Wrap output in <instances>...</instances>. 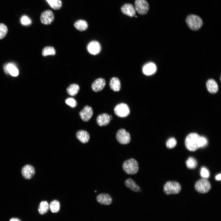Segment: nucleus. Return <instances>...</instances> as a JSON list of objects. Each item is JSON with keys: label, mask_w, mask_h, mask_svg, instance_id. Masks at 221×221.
<instances>
[{"label": "nucleus", "mask_w": 221, "mask_h": 221, "mask_svg": "<svg viewBox=\"0 0 221 221\" xmlns=\"http://www.w3.org/2000/svg\"><path fill=\"white\" fill-rule=\"evenodd\" d=\"M156 65L152 63L145 64L143 67L142 71L143 73L146 75H151L154 74L156 71Z\"/></svg>", "instance_id": "19"}, {"label": "nucleus", "mask_w": 221, "mask_h": 221, "mask_svg": "<svg viewBox=\"0 0 221 221\" xmlns=\"http://www.w3.org/2000/svg\"><path fill=\"white\" fill-rule=\"evenodd\" d=\"M21 23L24 25H29L31 22L30 19L26 16H24L21 17Z\"/></svg>", "instance_id": "35"}, {"label": "nucleus", "mask_w": 221, "mask_h": 221, "mask_svg": "<svg viewBox=\"0 0 221 221\" xmlns=\"http://www.w3.org/2000/svg\"><path fill=\"white\" fill-rule=\"evenodd\" d=\"M35 173L33 167L30 165L24 166L21 169V173L25 179H29L31 178Z\"/></svg>", "instance_id": "12"}, {"label": "nucleus", "mask_w": 221, "mask_h": 221, "mask_svg": "<svg viewBox=\"0 0 221 221\" xmlns=\"http://www.w3.org/2000/svg\"><path fill=\"white\" fill-rule=\"evenodd\" d=\"M195 188L198 192L205 193L209 191L211 188V185L208 180L203 178L198 180L196 182Z\"/></svg>", "instance_id": "5"}, {"label": "nucleus", "mask_w": 221, "mask_h": 221, "mask_svg": "<svg viewBox=\"0 0 221 221\" xmlns=\"http://www.w3.org/2000/svg\"><path fill=\"white\" fill-rule=\"evenodd\" d=\"M8 32L7 26L4 24L0 23V39L4 38Z\"/></svg>", "instance_id": "30"}, {"label": "nucleus", "mask_w": 221, "mask_h": 221, "mask_svg": "<svg viewBox=\"0 0 221 221\" xmlns=\"http://www.w3.org/2000/svg\"><path fill=\"white\" fill-rule=\"evenodd\" d=\"M206 86L208 91L210 93H216L218 90V85L213 79H210L208 80L206 83Z\"/></svg>", "instance_id": "20"}, {"label": "nucleus", "mask_w": 221, "mask_h": 221, "mask_svg": "<svg viewBox=\"0 0 221 221\" xmlns=\"http://www.w3.org/2000/svg\"><path fill=\"white\" fill-rule=\"evenodd\" d=\"M79 90L78 85L75 83L70 84L67 88V91L69 95L73 96L76 95Z\"/></svg>", "instance_id": "23"}, {"label": "nucleus", "mask_w": 221, "mask_h": 221, "mask_svg": "<svg viewBox=\"0 0 221 221\" xmlns=\"http://www.w3.org/2000/svg\"><path fill=\"white\" fill-rule=\"evenodd\" d=\"M54 16L52 12L50 10H46L41 14L40 20L41 22L45 25L51 24L54 21Z\"/></svg>", "instance_id": "9"}, {"label": "nucleus", "mask_w": 221, "mask_h": 221, "mask_svg": "<svg viewBox=\"0 0 221 221\" xmlns=\"http://www.w3.org/2000/svg\"><path fill=\"white\" fill-rule=\"evenodd\" d=\"M135 17H137V16H135Z\"/></svg>", "instance_id": "39"}, {"label": "nucleus", "mask_w": 221, "mask_h": 221, "mask_svg": "<svg viewBox=\"0 0 221 221\" xmlns=\"http://www.w3.org/2000/svg\"><path fill=\"white\" fill-rule=\"evenodd\" d=\"M106 84L105 79L102 78L96 79L91 85V88L95 92L101 91L104 87Z\"/></svg>", "instance_id": "14"}, {"label": "nucleus", "mask_w": 221, "mask_h": 221, "mask_svg": "<svg viewBox=\"0 0 221 221\" xmlns=\"http://www.w3.org/2000/svg\"><path fill=\"white\" fill-rule=\"evenodd\" d=\"M50 6L53 9L58 10L62 6L61 0H46Z\"/></svg>", "instance_id": "26"}, {"label": "nucleus", "mask_w": 221, "mask_h": 221, "mask_svg": "<svg viewBox=\"0 0 221 221\" xmlns=\"http://www.w3.org/2000/svg\"><path fill=\"white\" fill-rule=\"evenodd\" d=\"M200 136L196 133L189 134L185 139V144L186 148L191 151H194L199 148V140Z\"/></svg>", "instance_id": "1"}, {"label": "nucleus", "mask_w": 221, "mask_h": 221, "mask_svg": "<svg viewBox=\"0 0 221 221\" xmlns=\"http://www.w3.org/2000/svg\"><path fill=\"white\" fill-rule=\"evenodd\" d=\"M49 209V205L45 201H42L40 204L38 211L40 214L44 215L46 213Z\"/></svg>", "instance_id": "24"}, {"label": "nucleus", "mask_w": 221, "mask_h": 221, "mask_svg": "<svg viewBox=\"0 0 221 221\" xmlns=\"http://www.w3.org/2000/svg\"><path fill=\"white\" fill-rule=\"evenodd\" d=\"M60 207V204L59 202L56 200H54L50 203L49 205V208L52 213H57L59 211Z\"/></svg>", "instance_id": "27"}, {"label": "nucleus", "mask_w": 221, "mask_h": 221, "mask_svg": "<svg viewBox=\"0 0 221 221\" xmlns=\"http://www.w3.org/2000/svg\"><path fill=\"white\" fill-rule=\"evenodd\" d=\"M135 10L141 15L146 14L149 10V5L146 0H135L134 2Z\"/></svg>", "instance_id": "8"}, {"label": "nucleus", "mask_w": 221, "mask_h": 221, "mask_svg": "<svg viewBox=\"0 0 221 221\" xmlns=\"http://www.w3.org/2000/svg\"><path fill=\"white\" fill-rule=\"evenodd\" d=\"M56 54V50L53 46H46L44 47L42 50V54L44 56H46L48 55L54 56Z\"/></svg>", "instance_id": "25"}, {"label": "nucleus", "mask_w": 221, "mask_h": 221, "mask_svg": "<svg viewBox=\"0 0 221 221\" xmlns=\"http://www.w3.org/2000/svg\"><path fill=\"white\" fill-rule=\"evenodd\" d=\"M177 144V141L174 138L169 139L166 143V146L169 149H172Z\"/></svg>", "instance_id": "31"}, {"label": "nucleus", "mask_w": 221, "mask_h": 221, "mask_svg": "<svg viewBox=\"0 0 221 221\" xmlns=\"http://www.w3.org/2000/svg\"><path fill=\"white\" fill-rule=\"evenodd\" d=\"M75 27L78 30L83 31L86 30L88 27V24L85 20L79 19L74 23Z\"/></svg>", "instance_id": "22"}, {"label": "nucleus", "mask_w": 221, "mask_h": 221, "mask_svg": "<svg viewBox=\"0 0 221 221\" xmlns=\"http://www.w3.org/2000/svg\"><path fill=\"white\" fill-rule=\"evenodd\" d=\"M200 175L203 178H208L209 176V173L207 169L202 167L201 169Z\"/></svg>", "instance_id": "33"}, {"label": "nucleus", "mask_w": 221, "mask_h": 221, "mask_svg": "<svg viewBox=\"0 0 221 221\" xmlns=\"http://www.w3.org/2000/svg\"><path fill=\"white\" fill-rule=\"evenodd\" d=\"M186 22L189 28L194 31L199 29L203 25L201 18L194 14L188 15L186 19Z\"/></svg>", "instance_id": "3"}, {"label": "nucleus", "mask_w": 221, "mask_h": 221, "mask_svg": "<svg viewBox=\"0 0 221 221\" xmlns=\"http://www.w3.org/2000/svg\"><path fill=\"white\" fill-rule=\"evenodd\" d=\"M79 114L83 121L87 122L90 119L93 115L92 108L90 106H86L79 112Z\"/></svg>", "instance_id": "11"}, {"label": "nucleus", "mask_w": 221, "mask_h": 221, "mask_svg": "<svg viewBox=\"0 0 221 221\" xmlns=\"http://www.w3.org/2000/svg\"><path fill=\"white\" fill-rule=\"evenodd\" d=\"M110 120L109 115L107 113H103L97 116L96 122L99 126H103L108 124Z\"/></svg>", "instance_id": "17"}, {"label": "nucleus", "mask_w": 221, "mask_h": 221, "mask_svg": "<svg viewBox=\"0 0 221 221\" xmlns=\"http://www.w3.org/2000/svg\"><path fill=\"white\" fill-rule=\"evenodd\" d=\"M97 201L99 204L104 205H109L112 201L111 196L107 193H101L98 195L96 198Z\"/></svg>", "instance_id": "15"}, {"label": "nucleus", "mask_w": 221, "mask_h": 221, "mask_svg": "<svg viewBox=\"0 0 221 221\" xmlns=\"http://www.w3.org/2000/svg\"><path fill=\"white\" fill-rule=\"evenodd\" d=\"M207 143L206 138L204 137L200 136L199 140L200 147H203L206 146Z\"/></svg>", "instance_id": "34"}, {"label": "nucleus", "mask_w": 221, "mask_h": 221, "mask_svg": "<svg viewBox=\"0 0 221 221\" xmlns=\"http://www.w3.org/2000/svg\"><path fill=\"white\" fill-rule=\"evenodd\" d=\"M122 13L128 16L133 17L136 14V10L134 6L131 3H127L123 5L121 8Z\"/></svg>", "instance_id": "13"}, {"label": "nucleus", "mask_w": 221, "mask_h": 221, "mask_svg": "<svg viewBox=\"0 0 221 221\" xmlns=\"http://www.w3.org/2000/svg\"><path fill=\"white\" fill-rule=\"evenodd\" d=\"M87 49L90 54L95 55L100 52L101 50V46L98 42L95 41H93L88 44L87 46Z\"/></svg>", "instance_id": "10"}, {"label": "nucleus", "mask_w": 221, "mask_h": 221, "mask_svg": "<svg viewBox=\"0 0 221 221\" xmlns=\"http://www.w3.org/2000/svg\"><path fill=\"white\" fill-rule=\"evenodd\" d=\"M77 138L82 143H87L90 138V136L88 133L84 130H79L78 131L76 134Z\"/></svg>", "instance_id": "18"}, {"label": "nucleus", "mask_w": 221, "mask_h": 221, "mask_svg": "<svg viewBox=\"0 0 221 221\" xmlns=\"http://www.w3.org/2000/svg\"><path fill=\"white\" fill-rule=\"evenodd\" d=\"M110 120H112V116L111 115H110Z\"/></svg>", "instance_id": "38"}, {"label": "nucleus", "mask_w": 221, "mask_h": 221, "mask_svg": "<svg viewBox=\"0 0 221 221\" xmlns=\"http://www.w3.org/2000/svg\"><path fill=\"white\" fill-rule=\"evenodd\" d=\"M122 167L123 171L128 174H135L139 170L138 163L136 160L133 158L125 161L123 163Z\"/></svg>", "instance_id": "2"}, {"label": "nucleus", "mask_w": 221, "mask_h": 221, "mask_svg": "<svg viewBox=\"0 0 221 221\" xmlns=\"http://www.w3.org/2000/svg\"><path fill=\"white\" fill-rule=\"evenodd\" d=\"M187 167L189 169H193L197 166V163L196 160L192 157L188 158L186 161Z\"/></svg>", "instance_id": "28"}, {"label": "nucleus", "mask_w": 221, "mask_h": 221, "mask_svg": "<svg viewBox=\"0 0 221 221\" xmlns=\"http://www.w3.org/2000/svg\"><path fill=\"white\" fill-rule=\"evenodd\" d=\"M10 221H21L19 219L17 218H12L10 219Z\"/></svg>", "instance_id": "37"}, {"label": "nucleus", "mask_w": 221, "mask_h": 221, "mask_svg": "<svg viewBox=\"0 0 221 221\" xmlns=\"http://www.w3.org/2000/svg\"><path fill=\"white\" fill-rule=\"evenodd\" d=\"M215 179L217 180H220L221 179V174L220 173L217 175L215 177Z\"/></svg>", "instance_id": "36"}, {"label": "nucleus", "mask_w": 221, "mask_h": 221, "mask_svg": "<svg viewBox=\"0 0 221 221\" xmlns=\"http://www.w3.org/2000/svg\"><path fill=\"white\" fill-rule=\"evenodd\" d=\"M116 138L117 141L122 145L128 144L131 140L130 134L123 129L118 130L116 134Z\"/></svg>", "instance_id": "6"}, {"label": "nucleus", "mask_w": 221, "mask_h": 221, "mask_svg": "<svg viewBox=\"0 0 221 221\" xmlns=\"http://www.w3.org/2000/svg\"><path fill=\"white\" fill-rule=\"evenodd\" d=\"M65 102L66 104L72 107H74L76 106L77 103L76 101L73 98H68L66 99Z\"/></svg>", "instance_id": "32"}, {"label": "nucleus", "mask_w": 221, "mask_h": 221, "mask_svg": "<svg viewBox=\"0 0 221 221\" xmlns=\"http://www.w3.org/2000/svg\"><path fill=\"white\" fill-rule=\"evenodd\" d=\"M110 88L114 91H118L121 87V82L118 78L116 77H112L109 83Z\"/></svg>", "instance_id": "21"}, {"label": "nucleus", "mask_w": 221, "mask_h": 221, "mask_svg": "<svg viewBox=\"0 0 221 221\" xmlns=\"http://www.w3.org/2000/svg\"><path fill=\"white\" fill-rule=\"evenodd\" d=\"M7 69L10 74L14 76H17L19 74L18 69L14 65L10 64L7 66Z\"/></svg>", "instance_id": "29"}, {"label": "nucleus", "mask_w": 221, "mask_h": 221, "mask_svg": "<svg viewBox=\"0 0 221 221\" xmlns=\"http://www.w3.org/2000/svg\"><path fill=\"white\" fill-rule=\"evenodd\" d=\"M125 186L134 192H139L142 191L140 187L132 179L128 178L124 182Z\"/></svg>", "instance_id": "16"}, {"label": "nucleus", "mask_w": 221, "mask_h": 221, "mask_svg": "<svg viewBox=\"0 0 221 221\" xmlns=\"http://www.w3.org/2000/svg\"><path fill=\"white\" fill-rule=\"evenodd\" d=\"M180 185L177 182L169 181L164 185L163 190L167 195L176 194L179 193L181 190Z\"/></svg>", "instance_id": "4"}, {"label": "nucleus", "mask_w": 221, "mask_h": 221, "mask_svg": "<svg viewBox=\"0 0 221 221\" xmlns=\"http://www.w3.org/2000/svg\"><path fill=\"white\" fill-rule=\"evenodd\" d=\"M115 114L121 118H124L128 116L130 113V109L126 104L121 103L117 105L114 109Z\"/></svg>", "instance_id": "7"}]
</instances>
